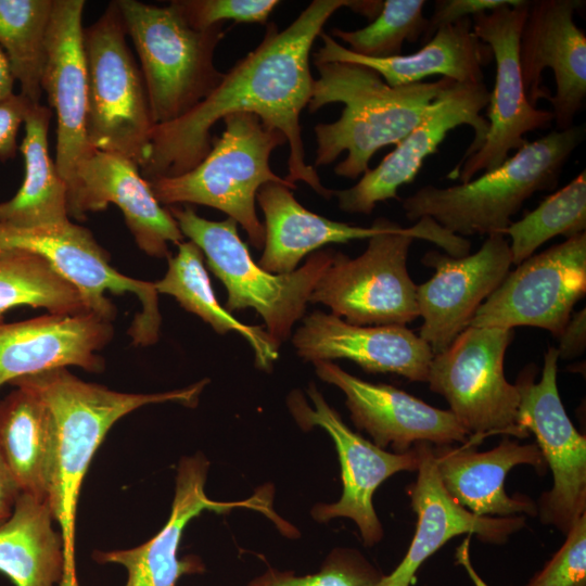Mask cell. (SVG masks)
Instances as JSON below:
<instances>
[{"label":"cell","mask_w":586,"mask_h":586,"mask_svg":"<svg viewBox=\"0 0 586 586\" xmlns=\"http://www.w3.org/2000/svg\"><path fill=\"white\" fill-rule=\"evenodd\" d=\"M314 366L322 381L345 394L352 421L382 449L391 446L394 453L403 454L422 442L435 446L469 442L468 432L449 410L392 385L364 381L332 361H316Z\"/></svg>","instance_id":"obj_20"},{"label":"cell","mask_w":586,"mask_h":586,"mask_svg":"<svg viewBox=\"0 0 586 586\" xmlns=\"http://www.w3.org/2000/svg\"><path fill=\"white\" fill-rule=\"evenodd\" d=\"M417 446L418 476L409 491L418 518L416 533L402 562L390 575H384L378 586H410L421 564L458 535L474 534L484 543L500 545L525 525L522 514L482 517L460 506L438 477L433 445L422 442Z\"/></svg>","instance_id":"obj_25"},{"label":"cell","mask_w":586,"mask_h":586,"mask_svg":"<svg viewBox=\"0 0 586 586\" xmlns=\"http://www.w3.org/2000/svg\"><path fill=\"white\" fill-rule=\"evenodd\" d=\"M183 237L202 251L208 268L225 285L228 311L254 309L280 346L304 317L318 280L329 267L333 250L316 251L289 273H272L254 262L240 239L238 224L227 217L209 220L190 206H168Z\"/></svg>","instance_id":"obj_8"},{"label":"cell","mask_w":586,"mask_h":586,"mask_svg":"<svg viewBox=\"0 0 586 586\" xmlns=\"http://www.w3.org/2000/svg\"><path fill=\"white\" fill-rule=\"evenodd\" d=\"M20 494L16 483L0 457V525L12 514Z\"/></svg>","instance_id":"obj_43"},{"label":"cell","mask_w":586,"mask_h":586,"mask_svg":"<svg viewBox=\"0 0 586 586\" xmlns=\"http://www.w3.org/2000/svg\"><path fill=\"white\" fill-rule=\"evenodd\" d=\"M222 120L221 136L213 138L209 153L194 168L148 182L161 205L198 204L219 209L242 227L254 247L263 249L265 229L255 207L258 190L268 182L296 189L270 167L272 151L288 143L286 138L251 113H234Z\"/></svg>","instance_id":"obj_6"},{"label":"cell","mask_w":586,"mask_h":586,"mask_svg":"<svg viewBox=\"0 0 586 586\" xmlns=\"http://www.w3.org/2000/svg\"><path fill=\"white\" fill-rule=\"evenodd\" d=\"M15 79L13 77L9 60L0 48V102L14 94Z\"/></svg>","instance_id":"obj_44"},{"label":"cell","mask_w":586,"mask_h":586,"mask_svg":"<svg viewBox=\"0 0 586 586\" xmlns=\"http://www.w3.org/2000/svg\"><path fill=\"white\" fill-rule=\"evenodd\" d=\"M438 477L460 506L482 517L535 515L537 507L523 495L511 497L505 491L507 473L519 464H530L537 471L545 468L536 443L521 444L510 436L494 448L477 451L463 444L433 446Z\"/></svg>","instance_id":"obj_26"},{"label":"cell","mask_w":586,"mask_h":586,"mask_svg":"<svg viewBox=\"0 0 586 586\" xmlns=\"http://www.w3.org/2000/svg\"><path fill=\"white\" fill-rule=\"evenodd\" d=\"M415 239L433 242L454 257L470 254L469 240L429 217L407 228L396 222L368 239L357 257L334 251L309 303L323 304L331 314L357 326H406L413 321L419 317L417 284L408 272L407 259Z\"/></svg>","instance_id":"obj_5"},{"label":"cell","mask_w":586,"mask_h":586,"mask_svg":"<svg viewBox=\"0 0 586 586\" xmlns=\"http://www.w3.org/2000/svg\"><path fill=\"white\" fill-rule=\"evenodd\" d=\"M53 0H0V48L20 94L40 104Z\"/></svg>","instance_id":"obj_33"},{"label":"cell","mask_w":586,"mask_h":586,"mask_svg":"<svg viewBox=\"0 0 586 586\" xmlns=\"http://www.w3.org/2000/svg\"><path fill=\"white\" fill-rule=\"evenodd\" d=\"M354 0H314L284 28L268 23L258 46L239 60L219 85L180 118L154 125L139 166L144 179L176 177L194 168L209 153L211 129L234 113H251L278 129L289 144L288 181H303L319 195L332 198L314 166L306 163L301 114L311 97L310 51L328 20Z\"/></svg>","instance_id":"obj_1"},{"label":"cell","mask_w":586,"mask_h":586,"mask_svg":"<svg viewBox=\"0 0 586 586\" xmlns=\"http://www.w3.org/2000/svg\"><path fill=\"white\" fill-rule=\"evenodd\" d=\"M167 260L165 276L154 282L156 292L175 297L182 308L199 316L218 334L240 333L253 348L256 366L269 371L279 357V346L260 326L239 321L219 304L199 246L191 241H182L178 244L177 254Z\"/></svg>","instance_id":"obj_32"},{"label":"cell","mask_w":586,"mask_h":586,"mask_svg":"<svg viewBox=\"0 0 586 586\" xmlns=\"http://www.w3.org/2000/svg\"><path fill=\"white\" fill-rule=\"evenodd\" d=\"M581 0L530 1L519 39L524 91L532 106L551 103L557 130L573 126L586 99V36L574 21Z\"/></svg>","instance_id":"obj_16"},{"label":"cell","mask_w":586,"mask_h":586,"mask_svg":"<svg viewBox=\"0 0 586 586\" xmlns=\"http://www.w3.org/2000/svg\"><path fill=\"white\" fill-rule=\"evenodd\" d=\"M51 116V110L41 104H33L25 116L20 146L25 176L16 194L0 203L1 225L35 228L69 220L67 187L49 154Z\"/></svg>","instance_id":"obj_30"},{"label":"cell","mask_w":586,"mask_h":586,"mask_svg":"<svg viewBox=\"0 0 586 586\" xmlns=\"http://www.w3.org/2000/svg\"><path fill=\"white\" fill-rule=\"evenodd\" d=\"M292 344L305 361L348 359L368 372L415 382H426L433 358L430 345L406 326H357L323 311L303 317Z\"/></svg>","instance_id":"obj_23"},{"label":"cell","mask_w":586,"mask_h":586,"mask_svg":"<svg viewBox=\"0 0 586 586\" xmlns=\"http://www.w3.org/2000/svg\"><path fill=\"white\" fill-rule=\"evenodd\" d=\"M558 351L550 346L544 355L540 380L531 364L519 374V423L537 440L544 460L552 472L550 491L539 498L537 513L545 524L566 535L586 513V438L571 422L558 385Z\"/></svg>","instance_id":"obj_12"},{"label":"cell","mask_w":586,"mask_h":586,"mask_svg":"<svg viewBox=\"0 0 586 586\" xmlns=\"http://www.w3.org/2000/svg\"><path fill=\"white\" fill-rule=\"evenodd\" d=\"M523 0H437L432 15L428 18L425 31L421 38L426 43L442 27L454 24L464 17L497 9L502 5H518Z\"/></svg>","instance_id":"obj_40"},{"label":"cell","mask_w":586,"mask_h":586,"mask_svg":"<svg viewBox=\"0 0 586 586\" xmlns=\"http://www.w3.org/2000/svg\"><path fill=\"white\" fill-rule=\"evenodd\" d=\"M110 204L120 209L137 245L151 257L168 258V243L178 245L184 239L133 161L93 149L77 165L68 192L69 216L81 220Z\"/></svg>","instance_id":"obj_19"},{"label":"cell","mask_w":586,"mask_h":586,"mask_svg":"<svg viewBox=\"0 0 586 586\" xmlns=\"http://www.w3.org/2000/svg\"><path fill=\"white\" fill-rule=\"evenodd\" d=\"M585 138L584 126L553 130L526 141L500 166L470 181L426 184L402 202L407 219L429 217L453 234L502 233L534 193L557 188L570 156Z\"/></svg>","instance_id":"obj_4"},{"label":"cell","mask_w":586,"mask_h":586,"mask_svg":"<svg viewBox=\"0 0 586 586\" xmlns=\"http://www.w3.org/2000/svg\"><path fill=\"white\" fill-rule=\"evenodd\" d=\"M111 321L92 311L47 314L0 323V387L16 379L77 366L100 372L98 355L112 339Z\"/></svg>","instance_id":"obj_24"},{"label":"cell","mask_w":586,"mask_h":586,"mask_svg":"<svg viewBox=\"0 0 586 586\" xmlns=\"http://www.w3.org/2000/svg\"><path fill=\"white\" fill-rule=\"evenodd\" d=\"M84 0H53L42 90L56 114V170L73 187L78 163L93 150L87 136Z\"/></svg>","instance_id":"obj_22"},{"label":"cell","mask_w":586,"mask_h":586,"mask_svg":"<svg viewBox=\"0 0 586 586\" xmlns=\"http://www.w3.org/2000/svg\"><path fill=\"white\" fill-rule=\"evenodd\" d=\"M0 402V457L21 494L48 502L54 430L49 408L26 386Z\"/></svg>","instance_id":"obj_29"},{"label":"cell","mask_w":586,"mask_h":586,"mask_svg":"<svg viewBox=\"0 0 586 586\" xmlns=\"http://www.w3.org/2000/svg\"><path fill=\"white\" fill-rule=\"evenodd\" d=\"M530 1L502 5L473 15V31L489 46L496 63V79L487 110L488 131L483 145L447 174L448 179L470 181L481 170L500 166L509 152L526 143L527 132L549 128L551 111L527 101L519 62V39Z\"/></svg>","instance_id":"obj_13"},{"label":"cell","mask_w":586,"mask_h":586,"mask_svg":"<svg viewBox=\"0 0 586 586\" xmlns=\"http://www.w3.org/2000/svg\"><path fill=\"white\" fill-rule=\"evenodd\" d=\"M23 250L43 257L79 293L88 311L112 321L116 308L105 296L132 293L141 303L129 328L135 345L154 344L160 334L161 314L154 282L138 280L114 269L107 253L92 233L71 220L35 228L0 224V254Z\"/></svg>","instance_id":"obj_11"},{"label":"cell","mask_w":586,"mask_h":586,"mask_svg":"<svg viewBox=\"0 0 586 586\" xmlns=\"http://www.w3.org/2000/svg\"><path fill=\"white\" fill-rule=\"evenodd\" d=\"M46 501L20 494L0 525V572L15 586H59L65 572L64 544Z\"/></svg>","instance_id":"obj_31"},{"label":"cell","mask_w":586,"mask_h":586,"mask_svg":"<svg viewBox=\"0 0 586 586\" xmlns=\"http://www.w3.org/2000/svg\"><path fill=\"white\" fill-rule=\"evenodd\" d=\"M208 380L186 388L154 394L110 390L58 368L14 380L13 386L36 392L50 410L54 444L48 505L60 531L65 572L59 586H79L75 568V523L78 496L92 457L112 425L129 412L167 402L195 406Z\"/></svg>","instance_id":"obj_2"},{"label":"cell","mask_w":586,"mask_h":586,"mask_svg":"<svg viewBox=\"0 0 586 586\" xmlns=\"http://www.w3.org/2000/svg\"><path fill=\"white\" fill-rule=\"evenodd\" d=\"M319 74L314 79L307 104L314 113L330 103H343L339 119L320 123L316 135V166L335 165V175L357 179L367 173L372 156L382 148L397 144L422 119L437 94L451 84L437 81L393 87L372 68L348 62H314Z\"/></svg>","instance_id":"obj_3"},{"label":"cell","mask_w":586,"mask_h":586,"mask_svg":"<svg viewBox=\"0 0 586 586\" xmlns=\"http://www.w3.org/2000/svg\"><path fill=\"white\" fill-rule=\"evenodd\" d=\"M188 22L207 28L225 21L267 24L278 0H175Z\"/></svg>","instance_id":"obj_38"},{"label":"cell","mask_w":586,"mask_h":586,"mask_svg":"<svg viewBox=\"0 0 586 586\" xmlns=\"http://www.w3.org/2000/svg\"><path fill=\"white\" fill-rule=\"evenodd\" d=\"M46 308L51 314L88 311L78 291L40 255L23 250L0 254V323L17 306Z\"/></svg>","instance_id":"obj_34"},{"label":"cell","mask_w":586,"mask_h":586,"mask_svg":"<svg viewBox=\"0 0 586 586\" xmlns=\"http://www.w3.org/2000/svg\"><path fill=\"white\" fill-rule=\"evenodd\" d=\"M383 576L358 551L337 549L315 574L295 576L268 570L247 586H378Z\"/></svg>","instance_id":"obj_37"},{"label":"cell","mask_w":586,"mask_h":586,"mask_svg":"<svg viewBox=\"0 0 586 586\" xmlns=\"http://www.w3.org/2000/svg\"><path fill=\"white\" fill-rule=\"evenodd\" d=\"M126 35L116 1L84 28L87 136L92 149L123 155L140 166L154 123Z\"/></svg>","instance_id":"obj_9"},{"label":"cell","mask_w":586,"mask_h":586,"mask_svg":"<svg viewBox=\"0 0 586 586\" xmlns=\"http://www.w3.org/2000/svg\"><path fill=\"white\" fill-rule=\"evenodd\" d=\"M526 586H586V513L576 520L562 547Z\"/></svg>","instance_id":"obj_39"},{"label":"cell","mask_w":586,"mask_h":586,"mask_svg":"<svg viewBox=\"0 0 586 586\" xmlns=\"http://www.w3.org/2000/svg\"><path fill=\"white\" fill-rule=\"evenodd\" d=\"M307 394L311 408L297 391L288 398L289 409L304 430L320 426L332 437L336 447L343 482V493L334 504H320L313 509L317 521L333 518L352 519L358 526L364 544L373 546L383 536L374 511L372 497L379 485L400 471H417L420 454L417 444L407 453H388L352 431L341 416L323 398L314 383Z\"/></svg>","instance_id":"obj_17"},{"label":"cell","mask_w":586,"mask_h":586,"mask_svg":"<svg viewBox=\"0 0 586 586\" xmlns=\"http://www.w3.org/2000/svg\"><path fill=\"white\" fill-rule=\"evenodd\" d=\"M422 263L434 273L417 285L422 318L418 335L435 355L469 327L479 307L510 271L512 258L505 234L495 233L473 254L454 257L432 250L423 255Z\"/></svg>","instance_id":"obj_18"},{"label":"cell","mask_w":586,"mask_h":586,"mask_svg":"<svg viewBox=\"0 0 586 586\" xmlns=\"http://www.w3.org/2000/svg\"><path fill=\"white\" fill-rule=\"evenodd\" d=\"M585 229L586 170H583L535 209L511 222L504 234L510 237L512 265L517 266L553 237L570 239L585 232Z\"/></svg>","instance_id":"obj_35"},{"label":"cell","mask_w":586,"mask_h":586,"mask_svg":"<svg viewBox=\"0 0 586 586\" xmlns=\"http://www.w3.org/2000/svg\"><path fill=\"white\" fill-rule=\"evenodd\" d=\"M424 0H385L380 13L366 27L356 30L333 28L332 38L347 44L360 56L387 59L402 54L403 43L422 38L428 18L423 15Z\"/></svg>","instance_id":"obj_36"},{"label":"cell","mask_w":586,"mask_h":586,"mask_svg":"<svg viewBox=\"0 0 586 586\" xmlns=\"http://www.w3.org/2000/svg\"><path fill=\"white\" fill-rule=\"evenodd\" d=\"M491 91L484 82L451 81L432 101L421 122L396 144L373 169L351 188L333 190L339 207L349 214L369 215L379 202L397 199V190L415 180L425 158L437 152L447 133L468 125L474 139L459 163L484 143L488 120L481 112L488 105Z\"/></svg>","instance_id":"obj_15"},{"label":"cell","mask_w":586,"mask_h":586,"mask_svg":"<svg viewBox=\"0 0 586 586\" xmlns=\"http://www.w3.org/2000/svg\"><path fill=\"white\" fill-rule=\"evenodd\" d=\"M322 46L313 54L314 62H348L374 69L393 87L423 81L441 75L457 82H484L483 67L493 61L488 44L473 31L471 17L440 28L423 47L407 55L370 59L351 52L326 33Z\"/></svg>","instance_id":"obj_27"},{"label":"cell","mask_w":586,"mask_h":586,"mask_svg":"<svg viewBox=\"0 0 586 586\" xmlns=\"http://www.w3.org/2000/svg\"><path fill=\"white\" fill-rule=\"evenodd\" d=\"M33 104L20 93L0 102V161L14 158L17 152V132Z\"/></svg>","instance_id":"obj_41"},{"label":"cell","mask_w":586,"mask_h":586,"mask_svg":"<svg viewBox=\"0 0 586 586\" xmlns=\"http://www.w3.org/2000/svg\"><path fill=\"white\" fill-rule=\"evenodd\" d=\"M208 466V460L202 454L182 458L177 469L170 515L160 532L133 548L95 551L93 559L99 563L123 565L128 574L125 586H176L182 575L204 570L195 557L178 558L182 532L194 517L204 510L224 513L246 507L277 519L267 499L259 495L234 502L209 499L204 489Z\"/></svg>","instance_id":"obj_21"},{"label":"cell","mask_w":586,"mask_h":586,"mask_svg":"<svg viewBox=\"0 0 586 586\" xmlns=\"http://www.w3.org/2000/svg\"><path fill=\"white\" fill-rule=\"evenodd\" d=\"M586 292V232L533 254L507 273L474 314L477 328L534 327L559 337Z\"/></svg>","instance_id":"obj_14"},{"label":"cell","mask_w":586,"mask_h":586,"mask_svg":"<svg viewBox=\"0 0 586 586\" xmlns=\"http://www.w3.org/2000/svg\"><path fill=\"white\" fill-rule=\"evenodd\" d=\"M514 332L469 326L443 352L433 355L426 382L476 446L492 434L525 438L519 423L520 396L505 377V355Z\"/></svg>","instance_id":"obj_10"},{"label":"cell","mask_w":586,"mask_h":586,"mask_svg":"<svg viewBox=\"0 0 586 586\" xmlns=\"http://www.w3.org/2000/svg\"><path fill=\"white\" fill-rule=\"evenodd\" d=\"M136 48L154 125L174 122L203 101L221 81L215 51L224 24L192 26L176 1L155 5L116 0Z\"/></svg>","instance_id":"obj_7"},{"label":"cell","mask_w":586,"mask_h":586,"mask_svg":"<svg viewBox=\"0 0 586 586\" xmlns=\"http://www.w3.org/2000/svg\"><path fill=\"white\" fill-rule=\"evenodd\" d=\"M557 347L559 358L571 359L582 355L586 347V310L583 308L571 315Z\"/></svg>","instance_id":"obj_42"},{"label":"cell","mask_w":586,"mask_h":586,"mask_svg":"<svg viewBox=\"0 0 586 586\" xmlns=\"http://www.w3.org/2000/svg\"><path fill=\"white\" fill-rule=\"evenodd\" d=\"M256 202L265 218V243L258 265L272 273L292 272L306 255L327 244L370 239L396 224L384 217L370 227L331 220L306 209L289 187L277 182L264 184Z\"/></svg>","instance_id":"obj_28"}]
</instances>
